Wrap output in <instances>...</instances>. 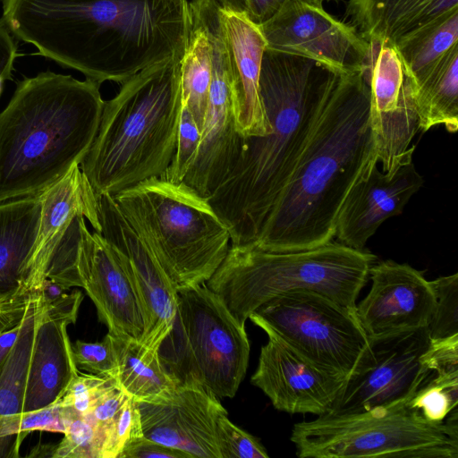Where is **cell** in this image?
<instances>
[{
	"label": "cell",
	"mask_w": 458,
	"mask_h": 458,
	"mask_svg": "<svg viewBox=\"0 0 458 458\" xmlns=\"http://www.w3.org/2000/svg\"><path fill=\"white\" fill-rule=\"evenodd\" d=\"M1 2L15 38L99 84L181 55L188 30V0Z\"/></svg>",
	"instance_id": "1"
},
{
	"label": "cell",
	"mask_w": 458,
	"mask_h": 458,
	"mask_svg": "<svg viewBox=\"0 0 458 458\" xmlns=\"http://www.w3.org/2000/svg\"><path fill=\"white\" fill-rule=\"evenodd\" d=\"M377 162L364 70L340 73L320 106L293 176L251 244L289 251L331 242L344 199Z\"/></svg>",
	"instance_id": "2"
},
{
	"label": "cell",
	"mask_w": 458,
	"mask_h": 458,
	"mask_svg": "<svg viewBox=\"0 0 458 458\" xmlns=\"http://www.w3.org/2000/svg\"><path fill=\"white\" fill-rule=\"evenodd\" d=\"M339 73L313 59L266 47L259 93L271 130L243 137L236 164L208 199L227 225L231 244H251L259 238Z\"/></svg>",
	"instance_id": "3"
},
{
	"label": "cell",
	"mask_w": 458,
	"mask_h": 458,
	"mask_svg": "<svg viewBox=\"0 0 458 458\" xmlns=\"http://www.w3.org/2000/svg\"><path fill=\"white\" fill-rule=\"evenodd\" d=\"M101 84L44 72L0 113V204L40 194L80 165L96 137Z\"/></svg>",
	"instance_id": "4"
},
{
	"label": "cell",
	"mask_w": 458,
	"mask_h": 458,
	"mask_svg": "<svg viewBox=\"0 0 458 458\" xmlns=\"http://www.w3.org/2000/svg\"><path fill=\"white\" fill-rule=\"evenodd\" d=\"M182 54L137 72L105 101L96 137L80 164L98 196L161 176L170 165L182 106Z\"/></svg>",
	"instance_id": "5"
},
{
	"label": "cell",
	"mask_w": 458,
	"mask_h": 458,
	"mask_svg": "<svg viewBox=\"0 0 458 458\" xmlns=\"http://www.w3.org/2000/svg\"><path fill=\"white\" fill-rule=\"evenodd\" d=\"M376 257L339 242L289 251L231 244L206 285L242 325L269 300L296 291L326 295L356 312L358 295Z\"/></svg>",
	"instance_id": "6"
},
{
	"label": "cell",
	"mask_w": 458,
	"mask_h": 458,
	"mask_svg": "<svg viewBox=\"0 0 458 458\" xmlns=\"http://www.w3.org/2000/svg\"><path fill=\"white\" fill-rule=\"evenodd\" d=\"M113 198L176 289L206 284L225 259L227 225L185 182L151 177Z\"/></svg>",
	"instance_id": "7"
},
{
	"label": "cell",
	"mask_w": 458,
	"mask_h": 458,
	"mask_svg": "<svg viewBox=\"0 0 458 458\" xmlns=\"http://www.w3.org/2000/svg\"><path fill=\"white\" fill-rule=\"evenodd\" d=\"M159 355L178 383L197 380L218 398H232L247 371L250 342L220 297L196 284L177 289L176 316Z\"/></svg>",
	"instance_id": "8"
},
{
	"label": "cell",
	"mask_w": 458,
	"mask_h": 458,
	"mask_svg": "<svg viewBox=\"0 0 458 458\" xmlns=\"http://www.w3.org/2000/svg\"><path fill=\"white\" fill-rule=\"evenodd\" d=\"M301 458H457L458 414L426 421L407 404L378 413L321 415L296 423L291 434Z\"/></svg>",
	"instance_id": "9"
},
{
	"label": "cell",
	"mask_w": 458,
	"mask_h": 458,
	"mask_svg": "<svg viewBox=\"0 0 458 458\" xmlns=\"http://www.w3.org/2000/svg\"><path fill=\"white\" fill-rule=\"evenodd\" d=\"M249 318L259 327L272 329L314 363L346 377L369 343L354 310L316 292L276 296Z\"/></svg>",
	"instance_id": "10"
},
{
	"label": "cell",
	"mask_w": 458,
	"mask_h": 458,
	"mask_svg": "<svg viewBox=\"0 0 458 458\" xmlns=\"http://www.w3.org/2000/svg\"><path fill=\"white\" fill-rule=\"evenodd\" d=\"M428 345L427 327L369 337L357 366L324 415L378 413L406 405L434 373L423 359Z\"/></svg>",
	"instance_id": "11"
},
{
	"label": "cell",
	"mask_w": 458,
	"mask_h": 458,
	"mask_svg": "<svg viewBox=\"0 0 458 458\" xmlns=\"http://www.w3.org/2000/svg\"><path fill=\"white\" fill-rule=\"evenodd\" d=\"M203 21L211 49L212 80L196 157L183 182L208 199L233 168L243 148L233 106L229 55L217 0H191Z\"/></svg>",
	"instance_id": "12"
},
{
	"label": "cell",
	"mask_w": 458,
	"mask_h": 458,
	"mask_svg": "<svg viewBox=\"0 0 458 458\" xmlns=\"http://www.w3.org/2000/svg\"><path fill=\"white\" fill-rule=\"evenodd\" d=\"M259 28L267 48L313 59L341 73L362 71L369 63L370 44L314 0H284Z\"/></svg>",
	"instance_id": "13"
},
{
	"label": "cell",
	"mask_w": 458,
	"mask_h": 458,
	"mask_svg": "<svg viewBox=\"0 0 458 458\" xmlns=\"http://www.w3.org/2000/svg\"><path fill=\"white\" fill-rule=\"evenodd\" d=\"M364 72L369 87V121L382 172L394 174L412 161L419 115L411 81L393 45L369 43Z\"/></svg>",
	"instance_id": "14"
},
{
	"label": "cell",
	"mask_w": 458,
	"mask_h": 458,
	"mask_svg": "<svg viewBox=\"0 0 458 458\" xmlns=\"http://www.w3.org/2000/svg\"><path fill=\"white\" fill-rule=\"evenodd\" d=\"M76 271L108 332L141 341L146 314L130 272L116 248L101 233L82 227Z\"/></svg>",
	"instance_id": "15"
},
{
	"label": "cell",
	"mask_w": 458,
	"mask_h": 458,
	"mask_svg": "<svg viewBox=\"0 0 458 458\" xmlns=\"http://www.w3.org/2000/svg\"><path fill=\"white\" fill-rule=\"evenodd\" d=\"M260 328L268 341L261 347L251 384L262 390L278 411L317 416L327 413L347 377L314 363L272 329Z\"/></svg>",
	"instance_id": "16"
},
{
	"label": "cell",
	"mask_w": 458,
	"mask_h": 458,
	"mask_svg": "<svg viewBox=\"0 0 458 458\" xmlns=\"http://www.w3.org/2000/svg\"><path fill=\"white\" fill-rule=\"evenodd\" d=\"M137 408L145 437L192 458H220L216 423L227 411L199 381L179 383L168 397L137 402Z\"/></svg>",
	"instance_id": "17"
},
{
	"label": "cell",
	"mask_w": 458,
	"mask_h": 458,
	"mask_svg": "<svg viewBox=\"0 0 458 458\" xmlns=\"http://www.w3.org/2000/svg\"><path fill=\"white\" fill-rule=\"evenodd\" d=\"M100 233L119 251L135 284L146 314L141 343L154 348L172 330L177 289L153 252L125 220L113 196H98Z\"/></svg>",
	"instance_id": "18"
},
{
	"label": "cell",
	"mask_w": 458,
	"mask_h": 458,
	"mask_svg": "<svg viewBox=\"0 0 458 458\" xmlns=\"http://www.w3.org/2000/svg\"><path fill=\"white\" fill-rule=\"evenodd\" d=\"M371 287L356 305V316L369 337L428 327L436 296L430 281L408 264H372Z\"/></svg>",
	"instance_id": "19"
},
{
	"label": "cell",
	"mask_w": 458,
	"mask_h": 458,
	"mask_svg": "<svg viewBox=\"0 0 458 458\" xmlns=\"http://www.w3.org/2000/svg\"><path fill=\"white\" fill-rule=\"evenodd\" d=\"M423 185V178L412 161L392 174L377 165L369 175L350 190L339 210L335 235L339 242L359 250L382 223L403 212L404 206Z\"/></svg>",
	"instance_id": "20"
},
{
	"label": "cell",
	"mask_w": 458,
	"mask_h": 458,
	"mask_svg": "<svg viewBox=\"0 0 458 458\" xmlns=\"http://www.w3.org/2000/svg\"><path fill=\"white\" fill-rule=\"evenodd\" d=\"M41 209L38 233L26 267L23 291L37 294L46 280L53 250L72 220L78 215L87 218L100 233L98 196L82 173L73 165L60 180L40 193Z\"/></svg>",
	"instance_id": "21"
},
{
	"label": "cell",
	"mask_w": 458,
	"mask_h": 458,
	"mask_svg": "<svg viewBox=\"0 0 458 458\" xmlns=\"http://www.w3.org/2000/svg\"><path fill=\"white\" fill-rule=\"evenodd\" d=\"M222 21L230 62L236 130L242 137L266 135L271 126L259 93L265 38L259 25L245 13L222 8Z\"/></svg>",
	"instance_id": "22"
},
{
	"label": "cell",
	"mask_w": 458,
	"mask_h": 458,
	"mask_svg": "<svg viewBox=\"0 0 458 458\" xmlns=\"http://www.w3.org/2000/svg\"><path fill=\"white\" fill-rule=\"evenodd\" d=\"M69 325L66 320L49 316L42 302L22 413L38 411L56 403L79 371L72 354V343L67 333Z\"/></svg>",
	"instance_id": "23"
},
{
	"label": "cell",
	"mask_w": 458,
	"mask_h": 458,
	"mask_svg": "<svg viewBox=\"0 0 458 458\" xmlns=\"http://www.w3.org/2000/svg\"><path fill=\"white\" fill-rule=\"evenodd\" d=\"M456 8L458 0H349L345 13L369 43L394 45Z\"/></svg>",
	"instance_id": "24"
},
{
	"label": "cell",
	"mask_w": 458,
	"mask_h": 458,
	"mask_svg": "<svg viewBox=\"0 0 458 458\" xmlns=\"http://www.w3.org/2000/svg\"><path fill=\"white\" fill-rule=\"evenodd\" d=\"M40 209V194L0 204V298L26 294V267L36 241Z\"/></svg>",
	"instance_id": "25"
},
{
	"label": "cell",
	"mask_w": 458,
	"mask_h": 458,
	"mask_svg": "<svg viewBox=\"0 0 458 458\" xmlns=\"http://www.w3.org/2000/svg\"><path fill=\"white\" fill-rule=\"evenodd\" d=\"M111 335L117 358L114 379L118 386L137 402L168 397L178 382L164 366L159 349L132 338Z\"/></svg>",
	"instance_id": "26"
},
{
	"label": "cell",
	"mask_w": 458,
	"mask_h": 458,
	"mask_svg": "<svg viewBox=\"0 0 458 458\" xmlns=\"http://www.w3.org/2000/svg\"><path fill=\"white\" fill-rule=\"evenodd\" d=\"M393 46L415 87L458 47V8L410 32Z\"/></svg>",
	"instance_id": "27"
},
{
	"label": "cell",
	"mask_w": 458,
	"mask_h": 458,
	"mask_svg": "<svg viewBox=\"0 0 458 458\" xmlns=\"http://www.w3.org/2000/svg\"><path fill=\"white\" fill-rule=\"evenodd\" d=\"M212 80L210 44L201 17L189 2L188 30L181 58L182 101L202 129Z\"/></svg>",
	"instance_id": "28"
},
{
	"label": "cell",
	"mask_w": 458,
	"mask_h": 458,
	"mask_svg": "<svg viewBox=\"0 0 458 458\" xmlns=\"http://www.w3.org/2000/svg\"><path fill=\"white\" fill-rule=\"evenodd\" d=\"M413 89L420 130L426 131L444 125L449 132H455L458 129V47Z\"/></svg>",
	"instance_id": "29"
},
{
	"label": "cell",
	"mask_w": 458,
	"mask_h": 458,
	"mask_svg": "<svg viewBox=\"0 0 458 458\" xmlns=\"http://www.w3.org/2000/svg\"><path fill=\"white\" fill-rule=\"evenodd\" d=\"M41 310L39 295H31L19 336L0 369V416L22 413L24 392Z\"/></svg>",
	"instance_id": "30"
},
{
	"label": "cell",
	"mask_w": 458,
	"mask_h": 458,
	"mask_svg": "<svg viewBox=\"0 0 458 458\" xmlns=\"http://www.w3.org/2000/svg\"><path fill=\"white\" fill-rule=\"evenodd\" d=\"M457 405L458 370L434 372L407 403L434 425L445 424L458 414Z\"/></svg>",
	"instance_id": "31"
},
{
	"label": "cell",
	"mask_w": 458,
	"mask_h": 458,
	"mask_svg": "<svg viewBox=\"0 0 458 458\" xmlns=\"http://www.w3.org/2000/svg\"><path fill=\"white\" fill-rule=\"evenodd\" d=\"M62 407L64 437L54 447L51 457L100 458L105 428L88 414Z\"/></svg>",
	"instance_id": "32"
},
{
	"label": "cell",
	"mask_w": 458,
	"mask_h": 458,
	"mask_svg": "<svg viewBox=\"0 0 458 458\" xmlns=\"http://www.w3.org/2000/svg\"><path fill=\"white\" fill-rule=\"evenodd\" d=\"M436 296V306L427 327L429 340L458 335V274L430 281Z\"/></svg>",
	"instance_id": "33"
},
{
	"label": "cell",
	"mask_w": 458,
	"mask_h": 458,
	"mask_svg": "<svg viewBox=\"0 0 458 458\" xmlns=\"http://www.w3.org/2000/svg\"><path fill=\"white\" fill-rule=\"evenodd\" d=\"M35 430L64 433L62 407L58 401L38 411L0 416V450L10 444L9 439L13 437L22 440Z\"/></svg>",
	"instance_id": "34"
},
{
	"label": "cell",
	"mask_w": 458,
	"mask_h": 458,
	"mask_svg": "<svg viewBox=\"0 0 458 458\" xmlns=\"http://www.w3.org/2000/svg\"><path fill=\"white\" fill-rule=\"evenodd\" d=\"M201 132L192 114L182 104L175 148L170 165L160 176L172 182L183 181L200 143Z\"/></svg>",
	"instance_id": "35"
},
{
	"label": "cell",
	"mask_w": 458,
	"mask_h": 458,
	"mask_svg": "<svg viewBox=\"0 0 458 458\" xmlns=\"http://www.w3.org/2000/svg\"><path fill=\"white\" fill-rule=\"evenodd\" d=\"M72 354L79 370L114 378L117 358L113 335L109 332L100 342L75 341L72 344Z\"/></svg>",
	"instance_id": "36"
},
{
	"label": "cell",
	"mask_w": 458,
	"mask_h": 458,
	"mask_svg": "<svg viewBox=\"0 0 458 458\" xmlns=\"http://www.w3.org/2000/svg\"><path fill=\"white\" fill-rule=\"evenodd\" d=\"M141 434L137 402L129 396L114 419L105 428L100 458H119L126 445Z\"/></svg>",
	"instance_id": "37"
},
{
	"label": "cell",
	"mask_w": 458,
	"mask_h": 458,
	"mask_svg": "<svg viewBox=\"0 0 458 458\" xmlns=\"http://www.w3.org/2000/svg\"><path fill=\"white\" fill-rule=\"evenodd\" d=\"M116 385L114 377L79 370L58 402L61 406L72 408L84 415L89 412L100 395Z\"/></svg>",
	"instance_id": "38"
},
{
	"label": "cell",
	"mask_w": 458,
	"mask_h": 458,
	"mask_svg": "<svg viewBox=\"0 0 458 458\" xmlns=\"http://www.w3.org/2000/svg\"><path fill=\"white\" fill-rule=\"evenodd\" d=\"M216 442L220 458H267L261 443L252 435L234 425L227 414L216 423Z\"/></svg>",
	"instance_id": "39"
},
{
	"label": "cell",
	"mask_w": 458,
	"mask_h": 458,
	"mask_svg": "<svg viewBox=\"0 0 458 458\" xmlns=\"http://www.w3.org/2000/svg\"><path fill=\"white\" fill-rule=\"evenodd\" d=\"M66 291L52 280L46 279L37 294L49 316L74 324L83 295L79 290H73L70 293Z\"/></svg>",
	"instance_id": "40"
},
{
	"label": "cell",
	"mask_w": 458,
	"mask_h": 458,
	"mask_svg": "<svg viewBox=\"0 0 458 458\" xmlns=\"http://www.w3.org/2000/svg\"><path fill=\"white\" fill-rule=\"evenodd\" d=\"M192 458L189 454L150 440L143 434L133 437L119 458Z\"/></svg>",
	"instance_id": "41"
},
{
	"label": "cell",
	"mask_w": 458,
	"mask_h": 458,
	"mask_svg": "<svg viewBox=\"0 0 458 458\" xmlns=\"http://www.w3.org/2000/svg\"><path fill=\"white\" fill-rule=\"evenodd\" d=\"M129 396L116 385L100 395L87 414L105 428L114 419Z\"/></svg>",
	"instance_id": "42"
},
{
	"label": "cell",
	"mask_w": 458,
	"mask_h": 458,
	"mask_svg": "<svg viewBox=\"0 0 458 458\" xmlns=\"http://www.w3.org/2000/svg\"><path fill=\"white\" fill-rule=\"evenodd\" d=\"M17 56L14 37L3 20H0V80H12L13 64Z\"/></svg>",
	"instance_id": "43"
},
{
	"label": "cell",
	"mask_w": 458,
	"mask_h": 458,
	"mask_svg": "<svg viewBox=\"0 0 458 458\" xmlns=\"http://www.w3.org/2000/svg\"><path fill=\"white\" fill-rule=\"evenodd\" d=\"M284 0H247L248 18L259 25L272 17Z\"/></svg>",
	"instance_id": "44"
},
{
	"label": "cell",
	"mask_w": 458,
	"mask_h": 458,
	"mask_svg": "<svg viewBox=\"0 0 458 458\" xmlns=\"http://www.w3.org/2000/svg\"><path fill=\"white\" fill-rule=\"evenodd\" d=\"M22 321L23 318L16 326L4 330L0 334V369L19 336L22 326Z\"/></svg>",
	"instance_id": "45"
},
{
	"label": "cell",
	"mask_w": 458,
	"mask_h": 458,
	"mask_svg": "<svg viewBox=\"0 0 458 458\" xmlns=\"http://www.w3.org/2000/svg\"><path fill=\"white\" fill-rule=\"evenodd\" d=\"M31 295L16 293L0 298V316L15 309L25 306Z\"/></svg>",
	"instance_id": "46"
},
{
	"label": "cell",
	"mask_w": 458,
	"mask_h": 458,
	"mask_svg": "<svg viewBox=\"0 0 458 458\" xmlns=\"http://www.w3.org/2000/svg\"><path fill=\"white\" fill-rule=\"evenodd\" d=\"M29 302L25 306L15 309L0 316V334L4 330L13 327L22 319Z\"/></svg>",
	"instance_id": "47"
},
{
	"label": "cell",
	"mask_w": 458,
	"mask_h": 458,
	"mask_svg": "<svg viewBox=\"0 0 458 458\" xmlns=\"http://www.w3.org/2000/svg\"><path fill=\"white\" fill-rule=\"evenodd\" d=\"M223 9L238 13H247V0H217Z\"/></svg>",
	"instance_id": "48"
},
{
	"label": "cell",
	"mask_w": 458,
	"mask_h": 458,
	"mask_svg": "<svg viewBox=\"0 0 458 458\" xmlns=\"http://www.w3.org/2000/svg\"><path fill=\"white\" fill-rule=\"evenodd\" d=\"M314 1L323 4V3H325V2L328 3L331 1H338V0H314Z\"/></svg>",
	"instance_id": "49"
}]
</instances>
